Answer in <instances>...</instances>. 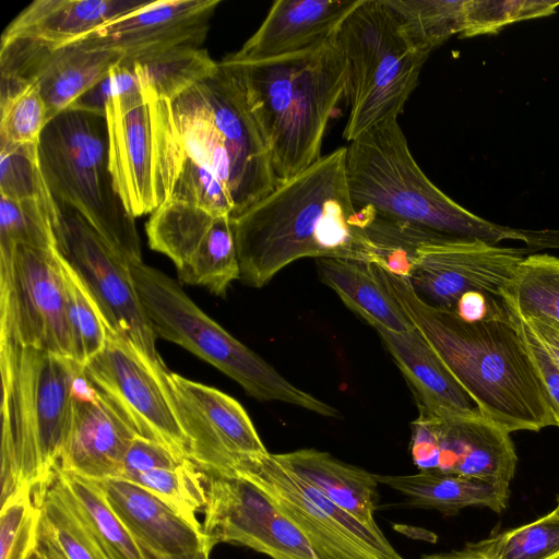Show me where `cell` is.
<instances>
[{"label":"cell","mask_w":559,"mask_h":559,"mask_svg":"<svg viewBox=\"0 0 559 559\" xmlns=\"http://www.w3.org/2000/svg\"><path fill=\"white\" fill-rule=\"evenodd\" d=\"M371 215L356 210L338 147L231 218L240 277L261 288L302 258H343L374 264L365 228Z\"/></svg>","instance_id":"obj_1"},{"label":"cell","mask_w":559,"mask_h":559,"mask_svg":"<svg viewBox=\"0 0 559 559\" xmlns=\"http://www.w3.org/2000/svg\"><path fill=\"white\" fill-rule=\"evenodd\" d=\"M373 267L485 418L509 433L556 426L536 367L509 311L503 317L466 322L454 310L428 305L406 277Z\"/></svg>","instance_id":"obj_2"},{"label":"cell","mask_w":559,"mask_h":559,"mask_svg":"<svg viewBox=\"0 0 559 559\" xmlns=\"http://www.w3.org/2000/svg\"><path fill=\"white\" fill-rule=\"evenodd\" d=\"M239 84L284 182L316 163L338 102L345 96L346 61L333 40L272 59L239 62L223 58Z\"/></svg>","instance_id":"obj_3"},{"label":"cell","mask_w":559,"mask_h":559,"mask_svg":"<svg viewBox=\"0 0 559 559\" xmlns=\"http://www.w3.org/2000/svg\"><path fill=\"white\" fill-rule=\"evenodd\" d=\"M346 176L355 209L432 235L498 245L520 240L530 247H558V231L501 226L467 211L423 173L397 122L374 126L346 146Z\"/></svg>","instance_id":"obj_4"},{"label":"cell","mask_w":559,"mask_h":559,"mask_svg":"<svg viewBox=\"0 0 559 559\" xmlns=\"http://www.w3.org/2000/svg\"><path fill=\"white\" fill-rule=\"evenodd\" d=\"M83 365L0 340L1 502L23 486L43 492L56 474Z\"/></svg>","instance_id":"obj_5"},{"label":"cell","mask_w":559,"mask_h":559,"mask_svg":"<svg viewBox=\"0 0 559 559\" xmlns=\"http://www.w3.org/2000/svg\"><path fill=\"white\" fill-rule=\"evenodd\" d=\"M185 153L215 175L237 217L277 186L271 155L230 71L217 70L170 102Z\"/></svg>","instance_id":"obj_6"},{"label":"cell","mask_w":559,"mask_h":559,"mask_svg":"<svg viewBox=\"0 0 559 559\" xmlns=\"http://www.w3.org/2000/svg\"><path fill=\"white\" fill-rule=\"evenodd\" d=\"M38 159L57 203L76 211L130 264L142 262L134 217L109 169L106 117L78 109L60 112L41 133Z\"/></svg>","instance_id":"obj_7"},{"label":"cell","mask_w":559,"mask_h":559,"mask_svg":"<svg viewBox=\"0 0 559 559\" xmlns=\"http://www.w3.org/2000/svg\"><path fill=\"white\" fill-rule=\"evenodd\" d=\"M142 307L156 336L178 344L236 381L259 401H278L332 418L335 407L284 378L203 312L180 285L143 261L130 264Z\"/></svg>","instance_id":"obj_8"},{"label":"cell","mask_w":559,"mask_h":559,"mask_svg":"<svg viewBox=\"0 0 559 559\" xmlns=\"http://www.w3.org/2000/svg\"><path fill=\"white\" fill-rule=\"evenodd\" d=\"M347 67L348 142L397 119L418 83L427 56L419 52L384 0H360L333 34Z\"/></svg>","instance_id":"obj_9"},{"label":"cell","mask_w":559,"mask_h":559,"mask_svg":"<svg viewBox=\"0 0 559 559\" xmlns=\"http://www.w3.org/2000/svg\"><path fill=\"white\" fill-rule=\"evenodd\" d=\"M109 169L115 189L135 218L170 195L185 157L171 104L143 88L106 105Z\"/></svg>","instance_id":"obj_10"},{"label":"cell","mask_w":559,"mask_h":559,"mask_svg":"<svg viewBox=\"0 0 559 559\" xmlns=\"http://www.w3.org/2000/svg\"><path fill=\"white\" fill-rule=\"evenodd\" d=\"M53 231L56 250L81 280L106 328L132 343L155 367L165 369L130 263L76 211L59 203Z\"/></svg>","instance_id":"obj_11"},{"label":"cell","mask_w":559,"mask_h":559,"mask_svg":"<svg viewBox=\"0 0 559 559\" xmlns=\"http://www.w3.org/2000/svg\"><path fill=\"white\" fill-rule=\"evenodd\" d=\"M0 340L73 359L56 249H0Z\"/></svg>","instance_id":"obj_12"},{"label":"cell","mask_w":559,"mask_h":559,"mask_svg":"<svg viewBox=\"0 0 559 559\" xmlns=\"http://www.w3.org/2000/svg\"><path fill=\"white\" fill-rule=\"evenodd\" d=\"M228 474L241 475L265 491L319 559H404L379 526H368L340 509L270 452L242 460Z\"/></svg>","instance_id":"obj_13"},{"label":"cell","mask_w":559,"mask_h":559,"mask_svg":"<svg viewBox=\"0 0 559 559\" xmlns=\"http://www.w3.org/2000/svg\"><path fill=\"white\" fill-rule=\"evenodd\" d=\"M83 367L88 380L135 435L160 443L180 459H189L167 368L155 367L132 343L109 329L104 348Z\"/></svg>","instance_id":"obj_14"},{"label":"cell","mask_w":559,"mask_h":559,"mask_svg":"<svg viewBox=\"0 0 559 559\" xmlns=\"http://www.w3.org/2000/svg\"><path fill=\"white\" fill-rule=\"evenodd\" d=\"M203 534L213 548L227 543L272 559H319L308 539L274 500L238 474H205Z\"/></svg>","instance_id":"obj_15"},{"label":"cell","mask_w":559,"mask_h":559,"mask_svg":"<svg viewBox=\"0 0 559 559\" xmlns=\"http://www.w3.org/2000/svg\"><path fill=\"white\" fill-rule=\"evenodd\" d=\"M528 252L479 239L433 236L417 246L407 280L428 305L454 310L468 292L501 298Z\"/></svg>","instance_id":"obj_16"},{"label":"cell","mask_w":559,"mask_h":559,"mask_svg":"<svg viewBox=\"0 0 559 559\" xmlns=\"http://www.w3.org/2000/svg\"><path fill=\"white\" fill-rule=\"evenodd\" d=\"M145 231L151 249L173 261L182 283L224 297L240 277L230 216L166 201L151 214Z\"/></svg>","instance_id":"obj_17"},{"label":"cell","mask_w":559,"mask_h":559,"mask_svg":"<svg viewBox=\"0 0 559 559\" xmlns=\"http://www.w3.org/2000/svg\"><path fill=\"white\" fill-rule=\"evenodd\" d=\"M189 459L205 474H228L242 460L269 453L241 404L228 394L167 371Z\"/></svg>","instance_id":"obj_18"},{"label":"cell","mask_w":559,"mask_h":559,"mask_svg":"<svg viewBox=\"0 0 559 559\" xmlns=\"http://www.w3.org/2000/svg\"><path fill=\"white\" fill-rule=\"evenodd\" d=\"M411 456L418 471H438L510 485L518 456L510 433L484 416L412 423Z\"/></svg>","instance_id":"obj_19"},{"label":"cell","mask_w":559,"mask_h":559,"mask_svg":"<svg viewBox=\"0 0 559 559\" xmlns=\"http://www.w3.org/2000/svg\"><path fill=\"white\" fill-rule=\"evenodd\" d=\"M123 59L114 50L74 44L53 47L27 38L1 39V80L35 83L46 104L48 120H51L69 109Z\"/></svg>","instance_id":"obj_20"},{"label":"cell","mask_w":559,"mask_h":559,"mask_svg":"<svg viewBox=\"0 0 559 559\" xmlns=\"http://www.w3.org/2000/svg\"><path fill=\"white\" fill-rule=\"evenodd\" d=\"M219 3L221 0L145 1L70 44L117 51L124 57L123 63L179 48H201Z\"/></svg>","instance_id":"obj_21"},{"label":"cell","mask_w":559,"mask_h":559,"mask_svg":"<svg viewBox=\"0 0 559 559\" xmlns=\"http://www.w3.org/2000/svg\"><path fill=\"white\" fill-rule=\"evenodd\" d=\"M360 0H277L234 61L252 62L319 46L332 38Z\"/></svg>","instance_id":"obj_22"},{"label":"cell","mask_w":559,"mask_h":559,"mask_svg":"<svg viewBox=\"0 0 559 559\" xmlns=\"http://www.w3.org/2000/svg\"><path fill=\"white\" fill-rule=\"evenodd\" d=\"M135 436L100 393L93 401L73 400L57 469L92 480L119 478L126 452Z\"/></svg>","instance_id":"obj_23"},{"label":"cell","mask_w":559,"mask_h":559,"mask_svg":"<svg viewBox=\"0 0 559 559\" xmlns=\"http://www.w3.org/2000/svg\"><path fill=\"white\" fill-rule=\"evenodd\" d=\"M404 376L421 418L483 416L479 407L414 328L395 333L374 329Z\"/></svg>","instance_id":"obj_24"},{"label":"cell","mask_w":559,"mask_h":559,"mask_svg":"<svg viewBox=\"0 0 559 559\" xmlns=\"http://www.w3.org/2000/svg\"><path fill=\"white\" fill-rule=\"evenodd\" d=\"M94 481L136 540L173 555L191 554L204 547L212 548L202 526L192 525L140 486L120 478Z\"/></svg>","instance_id":"obj_25"},{"label":"cell","mask_w":559,"mask_h":559,"mask_svg":"<svg viewBox=\"0 0 559 559\" xmlns=\"http://www.w3.org/2000/svg\"><path fill=\"white\" fill-rule=\"evenodd\" d=\"M132 0H36L7 26L1 39L27 38L66 46L142 7Z\"/></svg>","instance_id":"obj_26"},{"label":"cell","mask_w":559,"mask_h":559,"mask_svg":"<svg viewBox=\"0 0 559 559\" xmlns=\"http://www.w3.org/2000/svg\"><path fill=\"white\" fill-rule=\"evenodd\" d=\"M274 456L340 509L368 526H378L374 520L379 498L376 474L316 449H300Z\"/></svg>","instance_id":"obj_27"},{"label":"cell","mask_w":559,"mask_h":559,"mask_svg":"<svg viewBox=\"0 0 559 559\" xmlns=\"http://www.w3.org/2000/svg\"><path fill=\"white\" fill-rule=\"evenodd\" d=\"M379 484L390 487L413 508L437 510L455 515L471 507L488 508L500 513L508 507L510 485L486 483L438 471H419L411 475H378Z\"/></svg>","instance_id":"obj_28"},{"label":"cell","mask_w":559,"mask_h":559,"mask_svg":"<svg viewBox=\"0 0 559 559\" xmlns=\"http://www.w3.org/2000/svg\"><path fill=\"white\" fill-rule=\"evenodd\" d=\"M319 277L343 302L373 329L404 333L415 326L392 294L385 288L371 263L343 259H316Z\"/></svg>","instance_id":"obj_29"},{"label":"cell","mask_w":559,"mask_h":559,"mask_svg":"<svg viewBox=\"0 0 559 559\" xmlns=\"http://www.w3.org/2000/svg\"><path fill=\"white\" fill-rule=\"evenodd\" d=\"M53 479L107 559H145L136 539L114 512L94 480L59 469Z\"/></svg>","instance_id":"obj_30"},{"label":"cell","mask_w":559,"mask_h":559,"mask_svg":"<svg viewBox=\"0 0 559 559\" xmlns=\"http://www.w3.org/2000/svg\"><path fill=\"white\" fill-rule=\"evenodd\" d=\"M501 299L520 318L559 323V258L548 253L526 255L503 287Z\"/></svg>","instance_id":"obj_31"},{"label":"cell","mask_w":559,"mask_h":559,"mask_svg":"<svg viewBox=\"0 0 559 559\" xmlns=\"http://www.w3.org/2000/svg\"><path fill=\"white\" fill-rule=\"evenodd\" d=\"M121 63L134 68L144 91L169 102L212 75L218 68V62L204 48H179Z\"/></svg>","instance_id":"obj_32"},{"label":"cell","mask_w":559,"mask_h":559,"mask_svg":"<svg viewBox=\"0 0 559 559\" xmlns=\"http://www.w3.org/2000/svg\"><path fill=\"white\" fill-rule=\"evenodd\" d=\"M425 56L465 28L466 0H384Z\"/></svg>","instance_id":"obj_33"},{"label":"cell","mask_w":559,"mask_h":559,"mask_svg":"<svg viewBox=\"0 0 559 559\" xmlns=\"http://www.w3.org/2000/svg\"><path fill=\"white\" fill-rule=\"evenodd\" d=\"M464 547L484 559H559V519L549 512Z\"/></svg>","instance_id":"obj_34"},{"label":"cell","mask_w":559,"mask_h":559,"mask_svg":"<svg viewBox=\"0 0 559 559\" xmlns=\"http://www.w3.org/2000/svg\"><path fill=\"white\" fill-rule=\"evenodd\" d=\"M0 146L38 145L48 123L46 104L35 83L1 80Z\"/></svg>","instance_id":"obj_35"},{"label":"cell","mask_w":559,"mask_h":559,"mask_svg":"<svg viewBox=\"0 0 559 559\" xmlns=\"http://www.w3.org/2000/svg\"><path fill=\"white\" fill-rule=\"evenodd\" d=\"M147 490L195 526L206 503L205 473L191 460L174 468L153 469L120 478Z\"/></svg>","instance_id":"obj_36"},{"label":"cell","mask_w":559,"mask_h":559,"mask_svg":"<svg viewBox=\"0 0 559 559\" xmlns=\"http://www.w3.org/2000/svg\"><path fill=\"white\" fill-rule=\"evenodd\" d=\"M53 477L44 492L37 493L40 500L41 527L51 535L68 559H107Z\"/></svg>","instance_id":"obj_37"},{"label":"cell","mask_w":559,"mask_h":559,"mask_svg":"<svg viewBox=\"0 0 559 559\" xmlns=\"http://www.w3.org/2000/svg\"><path fill=\"white\" fill-rule=\"evenodd\" d=\"M66 286L67 319L73 359L81 365L98 354L107 340V328L81 280L59 254Z\"/></svg>","instance_id":"obj_38"},{"label":"cell","mask_w":559,"mask_h":559,"mask_svg":"<svg viewBox=\"0 0 559 559\" xmlns=\"http://www.w3.org/2000/svg\"><path fill=\"white\" fill-rule=\"evenodd\" d=\"M57 210V202L13 201L0 195V249L16 245L56 249Z\"/></svg>","instance_id":"obj_39"},{"label":"cell","mask_w":559,"mask_h":559,"mask_svg":"<svg viewBox=\"0 0 559 559\" xmlns=\"http://www.w3.org/2000/svg\"><path fill=\"white\" fill-rule=\"evenodd\" d=\"M41 523L39 496L23 486L1 502L0 559H28L38 547Z\"/></svg>","instance_id":"obj_40"},{"label":"cell","mask_w":559,"mask_h":559,"mask_svg":"<svg viewBox=\"0 0 559 559\" xmlns=\"http://www.w3.org/2000/svg\"><path fill=\"white\" fill-rule=\"evenodd\" d=\"M558 7L559 0H466L460 37L495 34L511 23L551 15Z\"/></svg>","instance_id":"obj_41"},{"label":"cell","mask_w":559,"mask_h":559,"mask_svg":"<svg viewBox=\"0 0 559 559\" xmlns=\"http://www.w3.org/2000/svg\"><path fill=\"white\" fill-rule=\"evenodd\" d=\"M0 195L13 201L56 202L40 169L38 145L0 146Z\"/></svg>","instance_id":"obj_42"},{"label":"cell","mask_w":559,"mask_h":559,"mask_svg":"<svg viewBox=\"0 0 559 559\" xmlns=\"http://www.w3.org/2000/svg\"><path fill=\"white\" fill-rule=\"evenodd\" d=\"M167 201L187 203L215 216H234V203L224 185L186 153Z\"/></svg>","instance_id":"obj_43"},{"label":"cell","mask_w":559,"mask_h":559,"mask_svg":"<svg viewBox=\"0 0 559 559\" xmlns=\"http://www.w3.org/2000/svg\"><path fill=\"white\" fill-rule=\"evenodd\" d=\"M142 90L135 70L130 64L119 63L109 73L85 92L69 109L90 111L105 117L110 98L129 95Z\"/></svg>","instance_id":"obj_44"},{"label":"cell","mask_w":559,"mask_h":559,"mask_svg":"<svg viewBox=\"0 0 559 559\" xmlns=\"http://www.w3.org/2000/svg\"><path fill=\"white\" fill-rule=\"evenodd\" d=\"M510 314L516 324L530 356L536 367L537 373L546 392L556 426H559V366L554 361L549 353L537 340L525 321L511 312Z\"/></svg>","instance_id":"obj_45"},{"label":"cell","mask_w":559,"mask_h":559,"mask_svg":"<svg viewBox=\"0 0 559 559\" xmlns=\"http://www.w3.org/2000/svg\"><path fill=\"white\" fill-rule=\"evenodd\" d=\"M187 460L178 457L160 443L136 435L126 452L119 478L153 469L174 468Z\"/></svg>","instance_id":"obj_46"},{"label":"cell","mask_w":559,"mask_h":559,"mask_svg":"<svg viewBox=\"0 0 559 559\" xmlns=\"http://www.w3.org/2000/svg\"><path fill=\"white\" fill-rule=\"evenodd\" d=\"M454 312L466 322H478L509 313L501 298L479 292H468L461 296Z\"/></svg>","instance_id":"obj_47"},{"label":"cell","mask_w":559,"mask_h":559,"mask_svg":"<svg viewBox=\"0 0 559 559\" xmlns=\"http://www.w3.org/2000/svg\"><path fill=\"white\" fill-rule=\"evenodd\" d=\"M523 320L559 366V323L544 318H527Z\"/></svg>","instance_id":"obj_48"},{"label":"cell","mask_w":559,"mask_h":559,"mask_svg":"<svg viewBox=\"0 0 559 559\" xmlns=\"http://www.w3.org/2000/svg\"><path fill=\"white\" fill-rule=\"evenodd\" d=\"M145 559H210L212 548L204 547L198 551L186 555H173L156 550L142 542L136 540Z\"/></svg>","instance_id":"obj_49"},{"label":"cell","mask_w":559,"mask_h":559,"mask_svg":"<svg viewBox=\"0 0 559 559\" xmlns=\"http://www.w3.org/2000/svg\"><path fill=\"white\" fill-rule=\"evenodd\" d=\"M38 550L43 554L45 559H68L58 547L51 535L41 527V523L38 539Z\"/></svg>","instance_id":"obj_50"},{"label":"cell","mask_w":559,"mask_h":559,"mask_svg":"<svg viewBox=\"0 0 559 559\" xmlns=\"http://www.w3.org/2000/svg\"><path fill=\"white\" fill-rule=\"evenodd\" d=\"M419 559H484L476 554L472 552L467 548L463 547L460 550H452L450 552H439L425 555Z\"/></svg>","instance_id":"obj_51"},{"label":"cell","mask_w":559,"mask_h":559,"mask_svg":"<svg viewBox=\"0 0 559 559\" xmlns=\"http://www.w3.org/2000/svg\"><path fill=\"white\" fill-rule=\"evenodd\" d=\"M28 559H45V557L43 556V554L38 550V547H37V550L28 558Z\"/></svg>","instance_id":"obj_52"},{"label":"cell","mask_w":559,"mask_h":559,"mask_svg":"<svg viewBox=\"0 0 559 559\" xmlns=\"http://www.w3.org/2000/svg\"><path fill=\"white\" fill-rule=\"evenodd\" d=\"M551 513L554 514V516H556L557 519H559V496L557 498V504H556V508L551 511Z\"/></svg>","instance_id":"obj_53"}]
</instances>
